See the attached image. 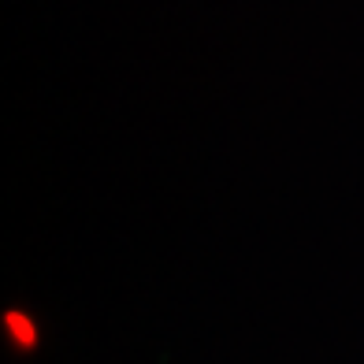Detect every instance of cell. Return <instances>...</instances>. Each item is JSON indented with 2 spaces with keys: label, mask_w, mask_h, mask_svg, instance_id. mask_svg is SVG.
I'll list each match as a JSON object with an SVG mask.
<instances>
[{
  "label": "cell",
  "mask_w": 364,
  "mask_h": 364,
  "mask_svg": "<svg viewBox=\"0 0 364 364\" xmlns=\"http://www.w3.org/2000/svg\"><path fill=\"white\" fill-rule=\"evenodd\" d=\"M4 323H8V331H11V338L19 342V350H34L38 331H34V323H30V316H23V312H8Z\"/></svg>",
  "instance_id": "obj_1"
}]
</instances>
